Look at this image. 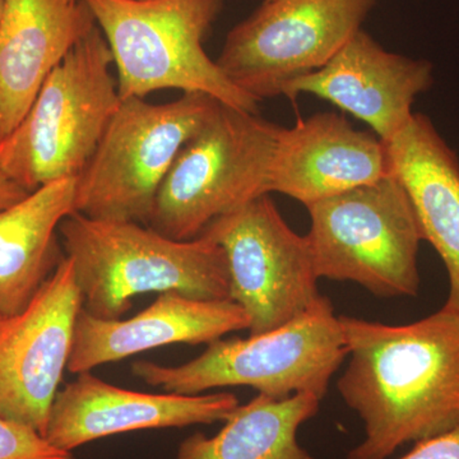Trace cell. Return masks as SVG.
Returning <instances> with one entry per match:
<instances>
[{"label":"cell","instance_id":"cell-1","mask_svg":"<svg viewBox=\"0 0 459 459\" xmlns=\"http://www.w3.org/2000/svg\"><path fill=\"white\" fill-rule=\"evenodd\" d=\"M349 365L337 382L364 424L347 459H388L459 427V314L389 325L341 316Z\"/></svg>","mask_w":459,"mask_h":459},{"label":"cell","instance_id":"cell-2","mask_svg":"<svg viewBox=\"0 0 459 459\" xmlns=\"http://www.w3.org/2000/svg\"><path fill=\"white\" fill-rule=\"evenodd\" d=\"M59 234L91 316L120 319L133 299L147 292L230 300L228 259L210 238L174 240L142 223L101 221L78 212L63 220Z\"/></svg>","mask_w":459,"mask_h":459},{"label":"cell","instance_id":"cell-3","mask_svg":"<svg viewBox=\"0 0 459 459\" xmlns=\"http://www.w3.org/2000/svg\"><path fill=\"white\" fill-rule=\"evenodd\" d=\"M347 358L340 316L320 296L286 325L247 338L213 341L198 358L177 367L133 362L132 373L166 394H202L213 388L250 386L258 394L286 398L312 394L323 400Z\"/></svg>","mask_w":459,"mask_h":459},{"label":"cell","instance_id":"cell-4","mask_svg":"<svg viewBox=\"0 0 459 459\" xmlns=\"http://www.w3.org/2000/svg\"><path fill=\"white\" fill-rule=\"evenodd\" d=\"M113 54L96 25L51 71L16 129L0 143V169L27 192L78 178L119 107Z\"/></svg>","mask_w":459,"mask_h":459},{"label":"cell","instance_id":"cell-5","mask_svg":"<svg viewBox=\"0 0 459 459\" xmlns=\"http://www.w3.org/2000/svg\"><path fill=\"white\" fill-rule=\"evenodd\" d=\"M117 69L120 99L175 89L258 114L259 101L230 82L204 41L223 0H83Z\"/></svg>","mask_w":459,"mask_h":459},{"label":"cell","instance_id":"cell-6","mask_svg":"<svg viewBox=\"0 0 459 459\" xmlns=\"http://www.w3.org/2000/svg\"><path fill=\"white\" fill-rule=\"evenodd\" d=\"M222 102L186 92L168 104L122 99L95 153L78 175L74 210L93 220L146 225L184 144Z\"/></svg>","mask_w":459,"mask_h":459},{"label":"cell","instance_id":"cell-7","mask_svg":"<svg viewBox=\"0 0 459 459\" xmlns=\"http://www.w3.org/2000/svg\"><path fill=\"white\" fill-rule=\"evenodd\" d=\"M281 126L221 104L175 159L147 226L174 240L197 238L213 220L270 195Z\"/></svg>","mask_w":459,"mask_h":459},{"label":"cell","instance_id":"cell-8","mask_svg":"<svg viewBox=\"0 0 459 459\" xmlns=\"http://www.w3.org/2000/svg\"><path fill=\"white\" fill-rule=\"evenodd\" d=\"M319 279L350 281L377 298H416L424 241L415 207L394 174L307 205Z\"/></svg>","mask_w":459,"mask_h":459},{"label":"cell","instance_id":"cell-9","mask_svg":"<svg viewBox=\"0 0 459 459\" xmlns=\"http://www.w3.org/2000/svg\"><path fill=\"white\" fill-rule=\"evenodd\" d=\"M377 0H264L226 36L217 65L259 102L318 71L342 49Z\"/></svg>","mask_w":459,"mask_h":459},{"label":"cell","instance_id":"cell-10","mask_svg":"<svg viewBox=\"0 0 459 459\" xmlns=\"http://www.w3.org/2000/svg\"><path fill=\"white\" fill-rule=\"evenodd\" d=\"M199 237L225 252L230 300L246 310L250 334L286 325L322 296L307 235L290 228L270 195L213 220Z\"/></svg>","mask_w":459,"mask_h":459},{"label":"cell","instance_id":"cell-11","mask_svg":"<svg viewBox=\"0 0 459 459\" xmlns=\"http://www.w3.org/2000/svg\"><path fill=\"white\" fill-rule=\"evenodd\" d=\"M83 299L65 255L31 303L0 318V419L45 435Z\"/></svg>","mask_w":459,"mask_h":459},{"label":"cell","instance_id":"cell-12","mask_svg":"<svg viewBox=\"0 0 459 459\" xmlns=\"http://www.w3.org/2000/svg\"><path fill=\"white\" fill-rule=\"evenodd\" d=\"M57 392L44 437L57 449L110 435L225 421L238 406L234 394H143L108 385L91 371Z\"/></svg>","mask_w":459,"mask_h":459},{"label":"cell","instance_id":"cell-13","mask_svg":"<svg viewBox=\"0 0 459 459\" xmlns=\"http://www.w3.org/2000/svg\"><path fill=\"white\" fill-rule=\"evenodd\" d=\"M433 83L429 60L391 53L361 29L328 65L290 83L283 96L327 100L389 143L409 124L416 98Z\"/></svg>","mask_w":459,"mask_h":459},{"label":"cell","instance_id":"cell-14","mask_svg":"<svg viewBox=\"0 0 459 459\" xmlns=\"http://www.w3.org/2000/svg\"><path fill=\"white\" fill-rule=\"evenodd\" d=\"M391 174L388 146L377 135L336 113H319L280 128L268 190L307 207Z\"/></svg>","mask_w":459,"mask_h":459},{"label":"cell","instance_id":"cell-15","mask_svg":"<svg viewBox=\"0 0 459 459\" xmlns=\"http://www.w3.org/2000/svg\"><path fill=\"white\" fill-rule=\"evenodd\" d=\"M249 325L246 310L234 301L198 300L177 292L159 294L131 319L98 318L82 307L66 369L84 373L172 343L210 344Z\"/></svg>","mask_w":459,"mask_h":459},{"label":"cell","instance_id":"cell-16","mask_svg":"<svg viewBox=\"0 0 459 459\" xmlns=\"http://www.w3.org/2000/svg\"><path fill=\"white\" fill-rule=\"evenodd\" d=\"M96 26L83 0H4L0 13V143L54 68Z\"/></svg>","mask_w":459,"mask_h":459},{"label":"cell","instance_id":"cell-17","mask_svg":"<svg viewBox=\"0 0 459 459\" xmlns=\"http://www.w3.org/2000/svg\"><path fill=\"white\" fill-rule=\"evenodd\" d=\"M392 172L415 207L424 241L446 265L449 292L444 307L459 314V159L422 114L413 113L386 143Z\"/></svg>","mask_w":459,"mask_h":459},{"label":"cell","instance_id":"cell-18","mask_svg":"<svg viewBox=\"0 0 459 459\" xmlns=\"http://www.w3.org/2000/svg\"><path fill=\"white\" fill-rule=\"evenodd\" d=\"M75 189L77 178L53 181L0 210V318L25 310L65 258L57 234Z\"/></svg>","mask_w":459,"mask_h":459},{"label":"cell","instance_id":"cell-19","mask_svg":"<svg viewBox=\"0 0 459 459\" xmlns=\"http://www.w3.org/2000/svg\"><path fill=\"white\" fill-rule=\"evenodd\" d=\"M320 398L258 394L232 411L214 437L195 433L184 439L177 459H316L299 443V429L319 412Z\"/></svg>","mask_w":459,"mask_h":459},{"label":"cell","instance_id":"cell-20","mask_svg":"<svg viewBox=\"0 0 459 459\" xmlns=\"http://www.w3.org/2000/svg\"><path fill=\"white\" fill-rule=\"evenodd\" d=\"M0 459H74L41 434L17 422L0 419Z\"/></svg>","mask_w":459,"mask_h":459},{"label":"cell","instance_id":"cell-21","mask_svg":"<svg viewBox=\"0 0 459 459\" xmlns=\"http://www.w3.org/2000/svg\"><path fill=\"white\" fill-rule=\"evenodd\" d=\"M398 459H459V427L416 443Z\"/></svg>","mask_w":459,"mask_h":459},{"label":"cell","instance_id":"cell-22","mask_svg":"<svg viewBox=\"0 0 459 459\" xmlns=\"http://www.w3.org/2000/svg\"><path fill=\"white\" fill-rule=\"evenodd\" d=\"M30 195L25 188L11 179L4 171L0 169V210L11 207L18 204Z\"/></svg>","mask_w":459,"mask_h":459},{"label":"cell","instance_id":"cell-23","mask_svg":"<svg viewBox=\"0 0 459 459\" xmlns=\"http://www.w3.org/2000/svg\"><path fill=\"white\" fill-rule=\"evenodd\" d=\"M3 4H4V0H0V13H2Z\"/></svg>","mask_w":459,"mask_h":459}]
</instances>
